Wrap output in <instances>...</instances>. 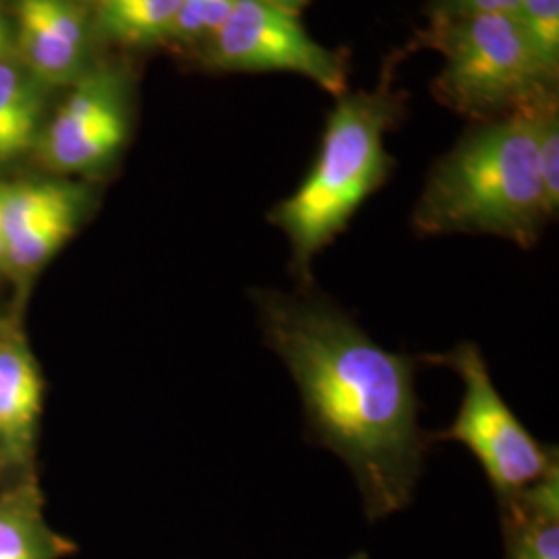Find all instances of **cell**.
<instances>
[{
	"mask_svg": "<svg viewBox=\"0 0 559 559\" xmlns=\"http://www.w3.org/2000/svg\"><path fill=\"white\" fill-rule=\"evenodd\" d=\"M402 100L390 81L376 92L342 94L321 140L318 160L299 189L267 214L290 242L295 286L316 284L311 265L348 228L360 205L394 170L385 133L396 127Z\"/></svg>",
	"mask_w": 559,
	"mask_h": 559,
	"instance_id": "3",
	"label": "cell"
},
{
	"mask_svg": "<svg viewBox=\"0 0 559 559\" xmlns=\"http://www.w3.org/2000/svg\"><path fill=\"white\" fill-rule=\"evenodd\" d=\"M41 98L17 67L0 60V162L23 156L36 141Z\"/></svg>",
	"mask_w": 559,
	"mask_h": 559,
	"instance_id": "11",
	"label": "cell"
},
{
	"mask_svg": "<svg viewBox=\"0 0 559 559\" xmlns=\"http://www.w3.org/2000/svg\"><path fill=\"white\" fill-rule=\"evenodd\" d=\"M17 20L21 57L38 80L67 83L80 73L83 52L62 40L21 0Z\"/></svg>",
	"mask_w": 559,
	"mask_h": 559,
	"instance_id": "13",
	"label": "cell"
},
{
	"mask_svg": "<svg viewBox=\"0 0 559 559\" xmlns=\"http://www.w3.org/2000/svg\"><path fill=\"white\" fill-rule=\"evenodd\" d=\"M348 559H369V554H365V551H359V554H355V556H350Z\"/></svg>",
	"mask_w": 559,
	"mask_h": 559,
	"instance_id": "22",
	"label": "cell"
},
{
	"mask_svg": "<svg viewBox=\"0 0 559 559\" xmlns=\"http://www.w3.org/2000/svg\"><path fill=\"white\" fill-rule=\"evenodd\" d=\"M498 506L503 559H559V466Z\"/></svg>",
	"mask_w": 559,
	"mask_h": 559,
	"instance_id": "8",
	"label": "cell"
},
{
	"mask_svg": "<svg viewBox=\"0 0 559 559\" xmlns=\"http://www.w3.org/2000/svg\"><path fill=\"white\" fill-rule=\"evenodd\" d=\"M180 0H98V25L110 40L127 46L166 41Z\"/></svg>",
	"mask_w": 559,
	"mask_h": 559,
	"instance_id": "12",
	"label": "cell"
},
{
	"mask_svg": "<svg viewBox=\"0 0 559 559\" xmlns=\"http://www.w3.org/2000/svg\"><path fill=\"white\" fill-rule=\"evenodd\" d=\"M11 46V38H9V27H7V21L0 15V60H4V55Z\"/></svg>",
	"mask_w": 559,
	"mask_h": 559,
	"instance_id": "19",
	"label": "cell"
},
{
	"mask_svg": "<svg viewBox=\"0 0 559 559\" xmlns=\"http://www.w3.org/2000/svg\"><path fill=\"white\" fill-rule=\"evenodd\" d=\"M540 102L473 122L433 164L411 218L417 237L491 235L522 249L537 247L551 222L537 154Z\"/></svg>",
	"mask_w": 559,
	"mask_h": 559,
	"instance_id": "2",
	"label": "cell"
},
{
	"mask_svg": "<svg viewBox=\"0 0 559 559\" xmlns=\"http://www.w3.org/2000/svg\"><path fill=\"white\" fill-rule=\"evenodd\" d=\"M427 367H448L459 373L464 394L456 420L431 441L464 443L489 480L498 503L510 500L559 466L558 448L543 445L501 399L489 365L475 342H460L441 355H423Z\"/></svg>",
	"mask_w": 559,
	"mask_h": 559,
	"instance_id": "5",
	"label": "cell"
},
{
	"mask_svg": "<svg viewBox=\"0 0 559 559\" xmlns=\"http://www.w3.org/2000/svg\"><path fill=\"white\" fill-rule=\"evenodd\" d=\"M443 59L433 96L473 122L501 119L558 92L510 15H431L420 34Z\"/></svg>",
	"mask_w": 559,
	"mask_h": 559,
	"instance_id": "4",
	"label": "cell"
},
{
	"mask_svg": "<svg viewBox=\"0 0 559 559\" xmlns=\"http://www.w3.org/2000/svg\"><path fill=\"white\" fill-rule=\"evenodd\" d=\"M537 154L540 180L551 221L559 210V100L558 92L540 102L537 112Z\"/></svg>",
	"mask_w": 559,
	"mask_h": 559,
	"instance_id": "17",
	"label": "cell"
},
{
	"mask_svg": "<svg viewBox=\"0 0 559 559\" xmlns=\"http://www.w3.org/2000/svg\"><path fill=\"white\" fill-rule=\"evenodd\" d=\"M129 138L124 80L96 71L81 80L41 140V156L62 173H94L117 160Z\"/></svg>",
	"mask_w": 559,
	"mask_h": 559,
	"instance_id": "7",
	"label": "cell"
},
{
	"mask_svg": "<svg viewBox=\"0 0 559 559\" xmlns=\"http://www.w3.org/2000/svg\"><path fill=\"white\" fill-rule=\"evenodd\" d=\"M520 0H433L431 15H510L519 11Z\"/></svg>",
	"mask_w": 559,
	"mask_h": 559,
	"instance_id": "18",
	"label": "cell"
},
{
	"mask_svg": "<svg viewBox=\"0 0 559 559\" xmlns=\"http://www.w3.org/2000/svg\"><path fill=\"white\" fill-rule=\"evenodd\" d=\"M249 297L263 344L299 390L307 440L348 466L369 522L406 510L433 445L415 388L423 355L385 350L316 284Z\"/></svg>",
	"mask_w": 559,
	"mask_h": 559,
	"instance_id": "1",
	"label": "cell"
},
{
	"mask_svg": "<svg viewBox=\"0 0 559 559\" xmlns=\"http://www.w3.org/2000/svg\"><path fill=\"white\" fill-rule=\"evenodd\" d=\"M73 549L50 531L34 487H21L0 498V559H59Z\"/></svg>",
	"mask_w": 559,
	"mask_h": 559,
	"instance_id": "10",
	"label": "cell"
},
{
	"mask_svg": "<svg viewBox=\"0 0 559 559\" xmlns=\"http://www.w3.org/2000/svg\"><path fill=\"white\" fill-rule=\"evenodd\" d=\"M239 0H180L166 41L210 44L228 21Z\"/></svg>",
	"mask_w": 559,
	"mask_h": 559,
	"instance_id": "16",
	"label": "cell"
},
{
	"mask_svg": "<svg viewBox=\"0 0 559 559\" xmlns=\"http://www.w3.org/2000/svg\"><path fill=\"white\" fill-rule=\"evenodd\" d=\"M83 205L85 193L60 205L59 210L48 214L40 224L21 235L20 239L11 240L4 253V267L17 276H29L40 270L78 230Z\"/></svg>",
	"mask_w": 559,
	"mask_h": 559,
	"instance_id": "14",
	"label": "cell"
},
{
	"mask_svg": "<svg viewBox=\"0 0 559 559\" xmlns=\"http://www.w3.org/2000/svg\"><path fill=\"white\" fill-rule=\"evenodd\" d=\"M514 20L543 67L559 80V0H520Z\"/></svg>",
	"mask_w": 559,
	"mask_h": 559,
	"instance_id": "15",
	"label": "cell"
},
{
	"mask_svg": "<svg viewBox=\"0 0 559 559\" xmlns=\"http://www.w3.org/2000/svg\"><path fill=\"white\" fill-rule=\"evenodd\" d=\"M203 62L221 71H288L316 81L340 98L348 62L313 40L297 13L265 0H239L221 32L203 46Z\"/></svg>",
	"mask_w": 559,
	"mask_h": 559,
	"instance_id": "6",
	"label": "cell"
},
{
	"mask_svg": "<svg viewBox=\"0 0 559 559\" xmlns=\"http://www.w3.org/2000/svg\"><path fill=\"white\" fill-rule=\"evenodd\" d=\"M41 411V378L20 340L0 342V440L17 460L27 459Z\"/></svg>",
	"mask_w": 559,
	"mask_h": 559,
	"instance_id": "9",
	"label": "cell"
},
{
	"mask_svg": "<svg viewBox=\"0 0 559 559\" xmlns=\"http://www.w3.org/2000/svg\"><path fill=\"white\" fill-rule=\"evenodd\" d=\"M265 2H270V4H276L280 9H284V11H290V13H299L300 7L302 4H307L309 0H265Z\"/></svg>",
	"mask_w": 559,
	"mask_h": 559,
	"instance_id": "20",
	"label": "cell"
},
{
	"mask_svg": "<svg viewBox=\"0 0 559 559\" xmlns=\"http://www.w3.org/2000/svg\"><path fill=\"white\" fill-rule=\"evenodd\" d=\"M0 205H2V185H0ZM4 253H7V245H4V233H2V221H0V267H4Z\"/></svg>",
	"mask_w": 559,
	"mask_h": 559,
	"instance_id": "21",
	"label": "cell"
}]
</instances>
